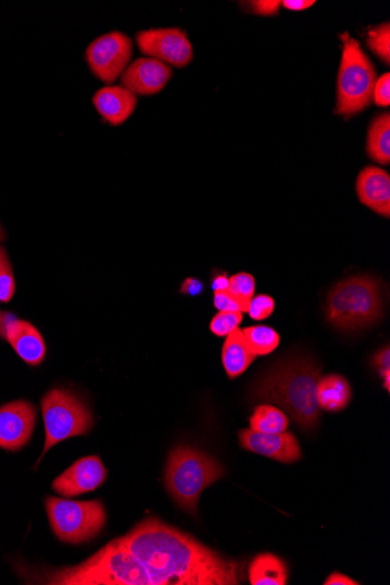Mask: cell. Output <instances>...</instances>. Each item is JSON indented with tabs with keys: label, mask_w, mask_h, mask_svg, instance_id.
<instances>
[{
	"label": "cell",
	"mask_w": 390,
	"mask_h": 585,
	"mask_svg": "<svg viewBox=\"0 0 390 585\" xmlns=\"http://www.w3.org/2000/svg\"><path fill=\"white\" fill-rule=\"evenodd\" d=\"M118 540L146 566L152 585H238L244 580V564L156 517Z\"/></svg>",
	"instance_id": "1"
},
{
	"label": "cell",
	"mask_w": 390,
	"mask_h": 585,
	"mask_svg": "<svg viewBox=\"0 0 390 585\" xmlns=\"http://www.w3.org/2000/svg\"><path fill=\"white\" fill-rule=\"evenodd\" d=\"M322 368L305 354L279 358L255 381L252 398L282 408L306 433L313 432L321 421L317 402V383Z\"/></svg>",
	"instance_id": "2"
},
{
	"label": "cell",
	"mask_w": 390,
	"mask_h": 585,
	"mask_svg": "<svg viewBox=\"0 0 390 585\" xmlns=\"http://www.w3.org/2000/svg\"><path fill=\"white\" fill-rule=\"evenodd\" d=\"M47 584L152 585L146 566L118 539L84 562L51 573Z\"/></svg>",
	"instance_id": "3"
},
{
	"label": "cell",
	"mask_w": 390,
	"mask_h": 585,
	"mask_svg": "<svg viewBox=\"0 0 390 585\" xmlns=\"http://www.w3.org/2000/svg\"><path fill=\"white\" fill-rule=\"evenodd\" d=\"M381 282L363 275L345 278L330 290L325 314L336 330L356 332L378 324L383 318Z\"/></svg>",
	"instance_id": "4"
},
{
	"label": "cell",
	"mask_w": 390,
	"mask_h": 585,
	"mask_svg": "<svg viewBox=\"0 0 390 585\" xmlns=\"http://www.w3.org/2000/svg\"><path fill=\"white\" fill-rule=\"evenodd\" d=\"M223 474L217 459L190 446H180L170 454L165 486L173 501L195 516L204 490L217 483Z\"/></svg>",
	"instance_id": "5"
},
{
	"label": "cell",
	"mask_w": 390,
	"mask_h": 585,
	"mask_svg": "<svg viewBox=\"0 0 390 585\" xmlns=\"http://www.w3.org/2000/svg\"><path fill=\"white\" fill-rule=\"evenodd\" d=\"M343 42V58L339 83H336L335 113L351 117L367 110L374 102L378 76L375 65L365 55L356 39L344 34Z\"/></svg>",
	"instance_id": "6"
},
{
	"label": "cell",
	"mask_w": 390,
	"mask_h": 585,
	"mask_svg": "<svg viewBox=\"0 0 390 585\" xmlns=\"http://www.w3.org/2000/svg\"><path fill=\"white\" fill-rule=\"evenodd\" d=\"M45 424V447L42 458L65 439L83 436L93 428L90 408L74 393L66 389H51L42 400Z\"/></svg>",
	"instance_id": "7"
},
{
	"label": "cell",
	"mask_w": 390,
	"mask_h": 585,
	"mask_svg": "<svg viewBox=\"0 0 390 585\" xmlns=\"http://www.w3.org/2000/svg\"><path fill=\"white\" fill-rule=\"evenodd\" d=\"M46 512L53 534L66 543L88 542L100 535L106 520L100 501L79 502L47 496Z\"/></svg>",
	"instance_id": "8"
},
{
	"label": "cell",
	"mask_w": 390,
	"mask_h": 585,
	"mask_svg": "<svg viewBox=\"0 0 390 585\" xmlns=\"http://www.w3.org/2000/svg\"><path fill=\"white\" fill-rule=\"evenodd\" d=\"M134 45L127 34L118 31L101 35L85 49V61L93 76L112 85L131 64Z\"/></svg>",
	"instance_id": "9"
},
{
	"label": "cell",
	"mask_w": 390,
	"mask_h": 585,
	"mask_svg": "<svg viewBox=\"0 0 390 585\" xmlns=\"http://www.w3.org/2000/svg\"><path fill=\"white\" fill-rule=\"evenodd\" d=\"M138 48L145 56L176 68L193 60V47L187 34L176 27L151 28L136 35Z\"/></svg>",
	"instance_id": "10"
},
{
	"label": "cell",
	"mask_w": 390,
	"mask_h": 585,
	"mask_svg": "<svg viewBox=\"0 0 390 585\" xmlns=\"http://www.w3.org/2000/svg\"><path fill=\"white\" fill-rule=\"evenodd\" d=\"M37 423V408L18 400L0 406V449L16 452L30 441Z\"/></svg>",
	"instance_id": "11"
},
{
	"label": "cell",
	"mask_w": 390,
	"mask_h": 585,
	"mask_svg": "<svg viewBox=\"0 0 390 585\" xmlns=\"http://www.w3.org/2000/svg\"><path fill=\"white\" fill-rule=\"evenodd\" d=\"M0 339L7 341L30 366H39L46 357V345L41 332L11 312L0 311Z\"/></svg>",
	"instance_id": "12"
},
{
	"label": "cell",
	"mask_w": 390,
	"mask_h": 585,
	"mask_svg": "<svg viewBox=\"0 0 390 585\" xmlns=\"http://www.w3.org/2000/svg\"><path fill=\"white\" fill-rule=\"evenodd\" d=\"M108 471L99 456L84 457L60 474L51 487L65 498L93 492L106 480Z\"/></svg>",
	"instance_id": "13"
},
{
	"label": "cell",
	"mask_w": 390,
	"mask_h": 585,
	"mask_svg": "<svg viewBox=\"0 0 390 585\" xmlns=\"http://www.w3.org/2000/svg\"><path fill=\"white\" fill-rule=\"evenodd\" d=\"M173 76L172 68L152 58H139L131 62L121 77V85L133 94L149 96L161 93Z\"/></svg>",
	"instance_id": "14"
},
{
	"label": "cell",
	"mask_w": 390,
	"mask_h": 585,
	"mask_svg": "<svg viewBox=\"0 0 390 585\" xmlns=\"http://www.w3.org/2000/svg\"><path fill=\"white\" fill-rule=\"evenodd\" d=\"M242 448L269 457L280 463L291 464L301 458V449L292 433L262 434L251 429L239 434Z\"/></svg>",
	"instance_id": "15"
},
{
	"label": "cell",
	"mask_w": 390,
	"mask_h": 585,
	"mask_svg": "<svg viewBox=\"0 0 390 585\" xmlns=\"http://www.w3.org/2000/svg\"><path fill=\"white\" fill-rule=\"evenodd\" d=\"M357 194L362 204L383 218L390 217V176L385 170L364 169L357 180Z\"/></svg>",
	"instance_id": "16"
},
{
	"label": "cell",
	"mask_w": 390,
	"mask_h": 585,
	"mask_svg": "<svg viewBox=\"0 0 390 585\" xmlns=\"http://www.w3.org/2000/svg\"><path fill=\"white\" fill-rule=\"evenodd\" d=\"M100 116L111 126H122L135 112L137 96L123 85H105L93 96Z\"/></svg>",
	"instance_id": "17"
},
{
	"label": "cell",
	"mask_w": 390,
	"mask_h": 585,
	"mask_svg": "<svg viewBox=\"0 0 390 585\" xmlns=\"http://www.w3.org/2000/svg\"><path fill=\"white\" fill-rule=\"evenodd\" d=\"M256 353L239 328L227 335L222 348V365L230 380L237 379L250 368L256 359Z\"/></svg>",
	"instance_id": "18"
},
{
	"label": "cell",
	"mask_w": 390,
	"mask_h": 585,
	"mask_svg": "<svg viewBox=\"0 0 390 585\" xmlns=\"http://www.w3.org/2000/svg\"><path fill=\"white\" fill-rule=\"evenodd\" d=\"M316 395L321 410L331 413L342 412L349 404L352 388L345 377L329 375L319 379Z\"/></svg>",
	"instance_id": "19"
},
{
	"label": "cell",
	"mask_w": 390,
	"mask_h": 585,
	"mask_svg": "<svg viewBox=\"0 0 390 585\" xmlns=\"http://www.w3.org/2000/svg\"><path fill=\"white\" fill-rule=\"evenodd\" d=\"M367 153L380 165L390 163V115L380 114L370 123L367 136Z\"/></svg>",
	"instance_id": "20"
},
{
	"label": "cell",
	"mask_w": 390,
	"mask_h": 585,
	"mask_svg": "<svg viewBox=\"0 0 390 585\" xmlns=\"http://www.w3.org/2000/svg\"><path fill=\"white\" fill-rule=\"evenodd\" d=\"M250 581L253 585H286L287 566L273 554H261L250 566Z\"/></svg>",
	"instance_id": "21"
},
{
	"label": "cell",
	"mask_w": 390,
	"mask_h": 585,
	"mask_svg": "<svg viewBox=\"0 0 390 585\" xmlns=\"http://www.w3.org/2000/svg\"><path fill=\"white\" fill-rule=\"evenodd\" d=\"M289 418L278 408L261 404L255 408L251 417V431L262 434H279L287 432Z\"/></svg>",
	"instance_id": "22"
},
{
	"label": "cell",
	"mask_w": 390,
	"mask_h": 585,
	"mask_svg": "<svg viewBox=\"0 0 390 585\" xmlns=\"http://www.w3.org/2000/svg\"><path fill=\"white\" fill-rule=\"evenodd\" d=\"M256 356H267L279 345V334L272 328L257 325L242 330Z\"/></svg>",
	"instance_id": "23"
},
{
	"label": "cell",
	"mask_w": 390,
	"mask_h": 585,
	"mask_svg": "<svg viewBox=\"0 0 390 585\" xmlns=\"http://www.w3.org/2000/svg\"><path fill=\"white\" fill-rule=\"evenodd\" d=\"M256 282L253 275L239 273L229 277L227 291L232 295L241 305L243 313L250 308L255 295Z\"/></svg>",
	"instance_id": "24"
},
{
	"label": "cell",
	"mask_w": 390,
	"mask_h": 585,
	"mask_svg": "<svg viewBox=\"0 0 390 585\" xmlns=\"http://www.w3.org/2000/svg\"><path fill=\"white\" fill-rule=\"evenodd\" d=\"M368 48L386 65L390 64V25L385 23L369 31Z\"/></svg>",
	"instance_id": "25"
},
{
	"label": "cell",
	"mask_w": 390,
	"mask_h": 585,
	"mask_svg": "<svg viewBox=\"0 0 390 585\" xmlns=\"http://www.w3.org/2000/svg\"><path fill=\"white\" fill-rule=\"evenodd\" d=\"M243 321L242 312H219L210 322V331L218 336H227Z\"/></svg>",
	"instance_id": "26"
},
{
	"label": "cell",
	"mask_w": 390,
	"mask_h": 585,
	"mask_svg": "<svg viewBox=\"0 0 390 585\" xmlns=\"http://www.w3.org/2000/svg\"><path fill=\"white\" fill-rule=\"evenodd\" d=\"M15 294V280L9 256L0 263V301L9 303Z\"/></svg>",
	"instance_id": "27"
},
{
	"label": "cell",
	"mask_w": 390,
	"mask_h": 585,
	"mask_svg": "<svg viewBox=\"0 0 390 585\" xmlns=\"http://www.w3.org/2000/svg\"><path fill=\"white\" fill-rule=\"evenodd\" d=\"M275 310V300L268 295H257L253 297L250 308H248L246 313H250L251 318L254 321H264V319L269 318Z\"/></svg>",
	"instance_id": "28"
},
{
	"label": "cell",
	"mask_w": 390,
	"mask_h": 585,
	"mask_svg": "<svg viewBox=\"0 0 390 585\" xmlns=\"http://www.w3.org/2000/svg\"><path fill=\"white\" fill-rule=\"evenodd\" d=\"M215 308L219 312H242L243 309L239 301L227 290L215 291Z\"/></svg>",
	"instance_id": "29"
},
{
	"label": "cell",
	"mask_w": 390,
	"mask_h": 585,
	"mask_svg": "<svg viewBox=\"0 0 390 585\" xmlns=\"http://www.w3.org/2000/svg\"><path fill=\"white\" fill-rule=\"evenodd\" d=\"M375 366L379 369L380 376L385 381L383 387L389 392L390 386V351L389 346L382 348L379 353L376 354L374 358Z\"/></svg>",
	"instance_id": "30"
},
{
	"label": "cell",
	"mask_w": 390,
	"mask_h": 585,
	"mask_svg": "<svg viewBox=\"0 0 390 585\" xmlns=\"http://www.w3.org/2000/svg\"><path fill=\"white\" fill-rule=\"evenodd\" d=\"M374 102L379 106L390 105V74L386 73L377 80Z\"/></svg>",
	"instance_id": "31"
},
{
	"label": "cell",
	"mask_w": 390,
	"mask_h": 585,
	"mask_svg": "<svg viewBox=\"0 0 390 585\" xmlns=\"http://www.w3.org/2000/svg\"><path fill=\"white\" fill-rule=\"evenodd\" d=\"M251 4L257 14L274 15L278 13L282 2H277V0H260V2H253Z\"/></svg>",
	"instance_id": "32"
},
{
	"label": "cell",
	"mask_w": 390,
	"mask_h": 585,
	"mask_svg": "<svg viewBox=\"0 0 390 585\" xmlns=\"http://www.w3.org/2000/svg\"><path fill=\"white\" fill-rule=\"evenodd\" d=\"M205 289L204 283L197 278H186L181 287V294L187 296H199Z\"/></svg>",
	"instance_id": "33"
},
{
	"label": "cell",
	"mask_w": 390,
	"mask_h": 585,
	"mask_svg": "<svg viewBox=\"0 0 390 585\" xmlns=\"http://www.w3.org/2000/svg\"><path fill=\"white\" fill-rule=\"evenodd\" d=\"M316 2L313 0H285L282 5L291 11H303L311 8Z\"/></svg>",
	"instance_id": "34"
},
{
	"label": "cell",
	"mask_w": 390,
	"mask_h": 585,
	"mask_svg": "<svg viewBox=\"0 0 390 585\" xmlns=\"http://www.w3.org/2000/svg\"><path fill=\"white\" fill-rule=\"evenodd\" d=\"M325 585H358L359 583L351 580L342 573H333L324 583Z\"/></svg>",
	"instance_id": "35"
},
{
	"label": "cell",
	"mask_w": 390,
	"mask_h": 585,
	"mask_svg": "<svg viewBox=\"0 0 390 585\" xmlns=\"http://www.w3.org/2000/svg\"><path fill=\"white\" fill-rule=\"evenodd\" d=\"M227 273L217 275L211 280V289L215 291H225L228 288L229 277Z\"/></svg>",
	"instance_id": "36"
},
{
	"label": "cell",
	"mask_w": 390,
	"mask_h": 585,
	"mask_svg": "<svg viewBox=\"0 0 390 585\" xmlns=\"http://www.w3.org/2000/svg\"><path fill=\"white\" fill-rule=\"evenodd\" d=\"M5 257H8V253L3 246H0V263H2Z\"/></svg>",
	"instance_id": "37"
},
{
	"label": "cell",
	"mask_w": 390,
	"mask_h": 585,
	"mask_svg": "<svg viewBox=\"0 0 390 585\" xmlns=\"http://www.w3.org/2000/svg\"><path fill=\"white\" fill-rule=\"evenodd\" d=\"M4 240H5V233H4V230H3L2 226H0V242H2Z\"/></svg>",
	"instance_id": "38"
}]
</instances>
